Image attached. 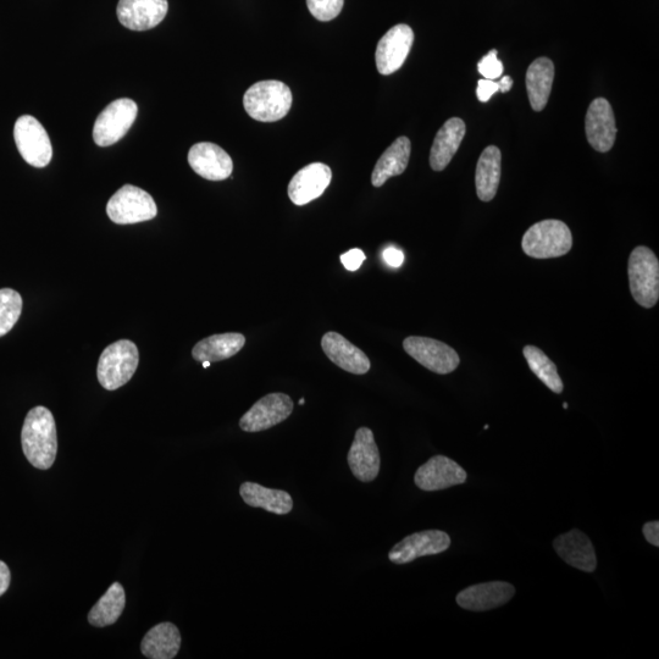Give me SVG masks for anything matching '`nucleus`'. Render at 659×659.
Segmentation results:
<instances>
[{
    "mask_svg": "<svg viewBox=\"0 0 659 659\" xmlns=\"http://www.w3.org/2000/svg\"><path fill=\"white\" fill-rule=\"evenodd\" d=\"M22 451L33 467L47 470L57 458V426L51 411L46 407L32 408L26 415L21 433Z\"/></svg>",
    "mask_w": 659,
    "mask_h": 659,
    "instance_id": "nucleus-1",
    "label": "nucleus"
},
{
    "mask_svg": "<svg viewBox=\"0 0 659 659\" xmlns=\"http://www.w3.org/2000/svg\"><path fill=\"white\" fill-rule=\"evenodd\" d=\"M465 123L462 119L452 118L441 127L430 152V165L434 171H442L451 163L465 136Z\"/></svg>",
    "mask_w": 659,
    "mask_h": 659,
    "instance_id": "nucleus-22",
    "label": "nucleus"
},
{
    "mask_svg": "<svg viewBox=\"0 0 659 659\" xmlns=\"http://www.w3.org/2000/svg\"><path fill=\"white\" fill-rule=\"evenodd\" d=\"M478 70L486 80L494 81L500 79L505 68H503L501 60H498L497 51L494 49V51L487 53L485 57L480 60Z\"/></svg>",
    "mask_w": 659,
    "mask_h": 659,
    "instance_id": "nucleus-33",
    "label": "nucleus"
},
{
    "mask_svg": "<svg viewBox=\"0 0 659 659\" xmlns=\"http://www.w3.org/2000/svg\"><path fill=\"white\" fill-rule=\"evenodd\" d=\"M629 284L636 303L655 307L659 299V262L656 254L645 246L636 247L629 258Z\"/></svg>",
    "mask_w": 659,
    "mask_h": 659,
    "instance_id": "nucleus-5",
    "label": "nucleus"
},
{
    "mask_svg": "<svg viewBox=\"0 0 659 659\" xmlns=\"http://www.w3.org/2000/svg\"><path fill=\"white\" fill-rule=\"evenodd\" d=\"M587 141L595 151H611L616 142L617 126L612 105L605 98H597L590 104L585 119Z\"/></svg>",
    "mask_w": 659,
    "mask_h": 659,
    "instance_id": "nucleus-13",
    "label": "nucleus"
},
{
    "mask_svg": "<svg viewBox=\"0 0 659 659\" xmlns=\"http://www.w3.org/2000/svg\"><path fill=\"white\" fill-rule=\"evenodd\" d=\"M555 80V64L551 59L539 58L526 71V90L531 108L542 112L546 108Z\"/></svg>",
    "mask_w": 659,
    "mask_h": 659,
    "instance_id": "nucleus-23",
    "label": "nucleus"
},
{
    "mask_svg": "<svg viewBox=\"0 0 659 659\" xmlns=\"http://www.w3.org/2000/svg\"><path fill=\"white\" fill-rule=\"evenodd\" d=\"M414 32L408 25L393 26L381 38L376 48V68L381 75L387 76L400 70L411 52Z\"/></svg>",
    "mask_w": 659,
    "mask_h": 659,
    "instance_id": "nucleus-11",
    "label": "nucleus"
},
{
    "mask_svg": "<svg viewBox=\"0 0 659 659\" xmlns=\"http://www.w3.org/2000/svg\"><path fill=\"white\" fill-rule=\"evenodd\" d=\"M140 353L134 342L120 340L108 346L99 358L97 376L103 389L115 391L123 387L135 375Z\"/></svg>",
    "mask_w": 659,
    "mask_h": 659,
    "instance_id": "nucleus-3",
    "label": "nucleus"
},
{
    "mask_svg": "<svg viewBox=\"0 0 659 659\" xmlns=\"http://www.w3.org/2000/svg\"><path fill=\"white\" fill-rule=\"evenodd\" d=\"M498 86H500V92L502 93H507L512 90L513 87V79L512 77L505 76L503 79L498 82Z\"/></svg>",
    "mask_w": 659,
    "mask_h": 659,
    "instance_id": "nucleus-39",
    "label": "nucleus"
},
{
    "mask_svg": "<svg viewBox=\"0 0 659 659\" xmlns=\"http://www.w3.org/2000/svg\"><path fill=\"white\" fill-rule=\"evenodd\" d=\"M568 407H569V406H568V403H564V404H563V408H564V409H568Z\"/></svg>",
    "mask_w": 659,
    "mask_h": 659,
    "instance_id": "nucleus-42",
    "label": "nucleus"
},
{
    "mask_svg": "<svg viewBox=\"0 0 659 659\" xmlns=\"http://www.w3.org/2000/svg\"><path fill=\"white\" fill-rule=\"evenodd\" d=\"M515 595L512 584L505 581H491L467 587L457 595L459 607L467 611L484 612L506 605Z\"/></svg>",
    "mask_w": 659,
    "mask_h": 659,
    "instance_id": "nucleus-19",
    "label": "nucleus"
},
{
    "mask_svg": "<svg viewBox=\"0 0 659 659\" xmlns=\"http://www.w3.org/2000/svg\"><path fill=\"white\" fill-rule=\"evenodd\" d=\"M498 91H500L498 82L484 79L478 82V88H476V96H478V99L481 103H486L489 102L492 96H494V94Z\"/></svg>",
    "mask_w": 659,
    "mask_h": 659,
    "instance_id": "nucleus-35",
    "label": "nucleus"
},
{
    "mask_svg": "<svg viewBox=\"0 0 659 659\" xmlns=\"http://www.w3.org/2000/svg\"><path fill=\"white\" fill-rule=\"evenodd\" d=\"M450 546L451 537L445 531H420L398 542L389 553V558L392 563L407 564L420 557L440 555Z\"/></svg>",
    "mask_w": 659,
    "mask_h": 659,
    "instance_id": "nucleus-12",
    "label": "nucleus"
},
{
    "mask_svg": "<svg viewBox=\"0 0 659 659\" xmlns=\"http://www.w3.org/2000/svg\"><path fill=\"white\" fill-rule=\"evenodd\" d=\"M246 345V337L237 332L207 337L199 341L192 350V357L197 362H221L236 356Z\"/></svg>",
    "mask_w": 659,
    "mask_h": 659,
    "instance_id": "nucleus-25",
    "label": "nucleus"
},
{
    "mask_svg": "<svg viewBox=\"0 0 659 659\" xmlns=\"http://www.w3.org/2000/svg\"><path fill=\"white\" fill-rule=\"evenodd\" d=\"M14 138L21 157L35 168H46L53 157L51 138L36 118L24 115L14 127Z\"/></svg>",
    "mask_w": 659,
    "mask_h": 659,
    "instance_id": "nucleus-8",
    "label": "nucleus"
},
{
    "mask_svg": "<svg viewBox=\"0 0 659 659\" xmlns=\"http://www.w3.org/2000/svg\"><path fill=\"white\" fill-rule=\"evenodd\" d=\"M340 259L343 267H345L348 271H357L362 267V264L364 263V260L367 259V257H365L362 249L354 248L351 249V251L342 254Z\"/></svg>",
    "mask_w": 659,
    "mask_h": 659,
    "instance_id": "nucleus-34",
    "label": "nucleus"
},
{
    "mask_svg": "<svg viewBox=\"0 0 659 659\" xmlns=\"http://www.w3.org/2000/svg\"><path fill=\"white\" fill-rule=\"evenodd\" d=\"M126 596L124 587L114 583L101 597L88 614V622L93 627L104 628L116 623L124 612Z\"/></svg>",
    "mask_w": 659,
    "mask_h": 659,
    "instance_id": "nucleus-29",
    "label": "nucleus"
},
{
    "mask_svg": "<svg viewBox=\"0 0 659 659\" xmlns=\"http://www.w3.org/2000/svg\"><path fill=\"white\" fill-rule=\"evenodd\" d=\"M107 214L119 225L143 223L157 217L158 208L149 193L132 185H125L109 199Z\"/></svg>",
    "mask_w": 659,
    "mask_h": 659,
    "instance_id": "nucleus-6",
    "label": "nucleus"
},
{
    "mask_svg": "<svg viewBox=\"0 0 659 659\" xmlns=\"http://www.w3.org/2000/svg\"><path fill=\"white\" fill-rule=\"evenodd\" d=\"M10 580L11 575L7 564L0 561V596H3L9 589Z\"/></svg>",
    "mask_w": 659,
    "mask_h": 659,
    "instance_id": "nucleus-38",
    "label": "nucleus"
},
{
    "mask_svg": "<svg viewBox=\"0 0 659 659\" xmlns=\"http://www.w3.org/2000/svg\"><path fill=\"white\" fill-rule=\"evenodd\" d=\"M181 647V634L173 623H160L142 640L143 655L151 659H173Z\"/></svg>",
    "mask_w": 659,
    "mask_h": 659,
    "instance_id": "nucleus-27",
    "label": "nucleus"
},
{
    "mask_svg": "<svg viewBox=\"0 0 659 659\" xmlns=\"http://www.w3.org/2000/svg\"><path fill=\"white\" fill-rule=\"evenodd\" d=\"M137 104L129 98H121L108 105L99 114L93 127V140L99 147H109L119 142L134 125Z\"/></svg>",
    "mask_w": 659,
    "mask_h": 659,
    "instance_id": "nucleus-7",
    "label": "nucleus"
},
{
    "mask_svg": "<svg viewBox=\"0 0 659 659\" xmlns=\"http://www.w3.org/2000/svg\"><path fill=\"white\" fill-rule=\"evenodd\" d=\"M553 547L559 557L569 566L586 573L595 572L597 568L595 548L589 537L580 530L574 529L567 534L558 536L553 542Z\"/></svg>",
    "mask_w": 659,
    "mask_h": 659,
    "instance_id": "nucleus-21",
    "label": "nucleus"
},
{
    "mask_svg": "<svg viewBox=\"0 0 659 659\" xmlns=\"http://www.w3.org/2000/svg\"><path fill=\"white\" fill-rule=\"evenodd\" d=\"M502 155L496 146H490L481 153L476 165V195L480 201L491 202L495 198L501 180Z\"/></svg>",
    "mask_w": 659,
    "mask_h": 659,
    "instance_id": "nucleus-26",
    "label": "nucleus"
},
{
    "mask_svg": "<svg viewBox=\"0 0 659 659\" xmlns=\"http://www.w3.org/2000/svg\"><path fill=\"white\" fill-rule=\"evenodd\" d=\"M403 348L415 361L436 374L453 373L461 363L458 353L452 347L429 337H407L403 341Z\"/></svg>",
    "mask_w": 659,
    "mask_h": 659,
    "instance_id": "nucleus-9",
    "label": "nucleus"
},
{
    "mask_svg": "<svg viewBox=\"0 0 659 659\" xmlns=\"http://www.w3.org/2000/svg\"><path fill=\"white\" fill-rule=\"evenodd\" d=\"M22 312V298L11 289L0 290V337L7 335L18 323Z\"/></svg>",
    "mask_w": 659,
    "mask_h": 659,
    "instance_id": "nucleus-31",
    "label": "nucleus"
},
{
    "mask_svg": "<svg viewBox=\"0 0 659 659\" xmlns=\"http://www.w3.org/2000/svg\"><path fill=\"white\" fill-rule=\"evenodd\" d=\"M345 0H307L310 14L319 21H331L340 15Z\"/></svg>",
    "mask_w": 659,
    "mask_h": 659,
    "instance_id": "nucleus-32",
    "label": "nucleus"
},
{
    "mask_svg": "<svg viewBox=\"0 0 659 659\" xmlns=\"http://www.w3.org/2000/svg\"><path fill=\"white\" fill-rule=\"evenodd\" d=\"M293 412V401L285 393H270L254 404L240 420V428L246 433L274 428L285 422Z\"/></svg>",
    "mask_w": 659,
    "mask_h": 659,
    "instance_id": "nucleus-10",
    "label": "nucleus"
},
{
    "mask_svg": "<svg viewBox=\"0 0 659 659\" xmlns=\"http://www.w3.org/2000/svg\"><path fill=\"white\" fill-rule=\"evenodd\" d=\"M382 257H384L386 264L392 268H400L404 262L403 252L395 247L386 248Z\"/></svg>",
    "mask_w": 659,
    "mask_h": 659,
    "instance_id": "nucleus-36",
    "label": "nucleus"
},
{
    "mask_svg": "<svg viewBox=\"0 0 659 659\" xmlns=\"http://www.w3.org/2000/svg\"><path fill=\"white\" fill-rule=\"evenodd\" d=\"M467 472L458 463L445 456H435L415 473V485L423 491H440L462 485L467 481Z\"/></svg>",
    "mask_w": 659,
    "mask_h": 659,
    "instance_id": "nucleus-14",
    "label": "nucleus"
},
{
    "mask_svg": "<svg viewBox=\"0 0 659 659\" xmlns=\"http://www.w3.org/2000/svg\"><path fill=\"white\" fill-rule=\"evenodd\" d=\"M524 357L528 362L531 371L544 384L555 393H562L564 389L561 376L558 374L556 364L546 356L544 352L535 346H526L524 348Z\"/></svg>",
    "mask_w": 659,
    "mask_h": 659,
    "instance_id": "nucleus-30",
    "label": "nucleus"
},
{
    "mask_svg": "<svg viewBox=\"0 0 659 659\" xmlns=\"http://www.w3.org/2000/svg\"><path fill=\"white\" fill-rule=\"evenodd\" d=\"M526 256L551 259L566 256L573 247L569 227L559 220H544L530 227L522 241Z\"/></svg>",
    "mask_w": 659,
    "mask_h": 659,
    "instance_id": "nucleus-4",
    "label": "nucleus"
},
{
    "mask_svg": "<svg viewBox=\"0 0 659 659\" xmlns=\"http://www.w3.org/2000/svg\"><path fill=\"white\" fill-rule=\"evenodd\" d=\"M642 533H644L645 539L649 544L652 546H659V523L657 522H649L644 525V528H642Z\"/></svg>",
    "mask_w": 659,
    "mask_h": 659,
    "instance_id": "nucleus-37",
    "label": "nucleus"
},
{
    "mask_svg": "<svg viewBox=\"0 0 659 659\" xmlns=\"http://www.w3.org/2000/svg\"><path fill=\"white\" fill-rule=\"evenodd\" d=\"M240 495L246 505L262 508L270 513L285 515L293 508L292 497L284 490L268 489L256 483H245L240 487Z\"/></svg>",
    "mask_w": 659,
    "mask_h": 659,
    "instance_id": "nucleus-28",
    "label": "nucleus"
},
{
    "mask_svg": "<svg viewBox=\"0 0 659 659\" xmlns=\"http://www.w3.org/2000/svg\"><path fill=\"white\" fill-rule=\"evenodd\" d=\"M292 101V92L284 82L260 81L248 88L243 97V107L252 119L275 123L289 114Z\"/></svg>",
    "mask_w": 659,
    "mask_h": 659,
    "instance_id": "nucleus-2",
    "label": "nucleus"
},
{
    "mask_svg": "<svg viewBox=\"0 0 659 659\" xmlns=\"http://www.w3.org/2000/svg\"><path fill=\"white\" fill-rule=\"evenodd\" d=\"M202 364H203V368H204V369H207V368L210 367V364H212V363L206 361V362H202Z\"/></svg>",
    "mask_w": 659,
    "mask_h": 659,
    "instance_id": "nucleus-40",
    "label": "nucleus"
},
{
    "mask_svg": "<svg viewBox=\"0 0 659 659\" xmlns=\"http://www.w3.org/2000/svg\"><path fill=\"white\" fill-rule=\"evenodd\" d=\"M411 151L412 145L409 138H397L376 163L373 175H371V184L381 187L391 177L402 175L407 169Z\"/></svg>",
    "mask_w": 659,
    "mask_h": 659,
    "instance_id": "nucleus-24",
    "label": "nucleus"
},
{
    "mask_svg": "<svg viewBox=\"0 0 659 659\" xmlns=\"http://www.w3.org/2000/svg\"><path fill=\"white\" fill-rule=\"evenodd\" d=\"M168 10V0H120L116 13L126 29L147 31L157 27Z\"/></svg>",
    "mask_w": 659,
    "mask_h": 659,
    "instance_id": "nucleus-17",
    "label": "nucleus"
},
{
    "mask_svg": "<svg viewBox=\"0 0 659 659\" xmlns=\"http://www.w3.org/2000/svg\"><path fill=\"white\" fill-rule=\"evenodd\" d=\"M321 347L332 363L354 375L367 374L371 364L367 354L337 332H328L321 340Z\"/></svg>",
    "mask_w": 659,
    "mask_h": 659,
    "instance_id": "nucleus-20",
    "label": "nucleus"
},
{
    "mask_svg": "<svg viewBox=\"0 0 659 659\" xmlns=\"http://www.w3.org/2000/svg\"><path fill=\"white\" fill-rule=\"evenodd\" d=\"M352 474L362 483H371L380 472V452L373 431L359 428L347 457Z\"/></svg>",
    "mask_w": 659,
    "mask_h": 659,
    "instance_id": "nucleus-15",
    "label": "nucleus"
},
{
    "mask_svg": "<svg viewBox=\"0 0 659 659\" xmlns=\"http://www.w3.org/2000/svg\"><path fill=\"white\" fill-rule=\"evenodd\" d=\"M304 403H306V400H304V398H302V400L299 401V404H301V406H303Z\"/></svg>",
    "mask_w": 659,
    "mask_h": 659,
    "instance_id": "nucleus-41",
    "label": "nucleus"
},
{
    "mask_svg": "<svg viewBox=\"0 0 659 659\" xmlns=\"http://www.w3.org/2000/svg\"><path fill=\"white\" fill-rule=\"evenodd\" d=\"M332 171L328 165L313 163L298 171L289 185V197L296 206H306L323 196L331 184Z\"/></svg>",
    "mask_w": 659,
    "mask_h": 659,
    "instance_id": "nucleus-18",
    "label": "nucleus"
},
{
    "mask_svg": "<svg viewBox=\"0 0 659 659\" xmlns=\"http://www.w3.org/2000/svg\"><path fill=\"white\" fill-rule=\"evenodd\" d=\"M188 164L197 175L209 181L229 179L234 170L230 155L223 148L209 142L197 143L190 149Z\"/></svg>",
    "mask_w": 659,
    "mask_h": 659,
    "instance_id": "nucleus-16",
    "label": "nucleus"
}]
</instances>
